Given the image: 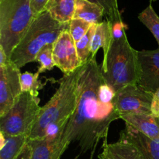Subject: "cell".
I'll use <instances>...</instances> for the list:
<instances>
[{"label": "cell", "instance_id": "1", "mask_svg": "<svg viewBox=\"0 0 159 159\" xmlns=\"http://www.w3.org/2000/svg\"><path fill=\"white\" fill-rule=\"evenodd\" d=\"M120 119L116 92L106 82L96 57L81 67L78 81V103L64 130L62 139L77 141L82 153L93 150L98 142L107 139L110 124Z\"/></svg>", "mask_w": 159, "mask_h": 159}, {"label": "cell", "instance_id": "2", "mask_svg": "<svg viewBox=\"0 0 159 159\" xmlns=\"http://www.w3.org/2000/svg\"><path fill=\"white\" fill-rule=\"evenodd\" d=\"M111 26L113 39L108 53L103 57L102 72L106 82L116 93L138 82V51L127 40L124 22H116Z\"/></svg>", "mask_w": 159, "mask_h": 159}, {"label": "cell", "instance_id": "3", "mask_svg": "<svg viewBox=\"0 0 159 159\" xmlns=\"http://www.w3.org/2000/svg\"><path fill=\"white\" fill-rule=\"evenodd\" d=\"M81 67L74 72L64 75L59 80V86L54 95L41 107L28 141L45 138L47 129L50 126L68 124L77 107L78 81Z\"/></svg>", "mask_w": 159, "mask_h": 159}, {"label": "cell", "instance_id": "4", "mask_svg": "<svg viewBox=\"0 0 159 159\" xmlns=\"http://www.w3.org/2000/svg\"><path fill=\"white\" fill-rule=\"evenodd\" d=\"M69 30V23H61L54 20L48 11L37 15L26 34L12 51L10 61L20 68L35 61L39 51L48 44H54L63 31Z\"/></svg>", "mask_w": 159, "mask_h": 159}, {"label": "cell", "instance_id": "5", "mask_svg": "<svg viewBox=\"0 0 159 159\" xmlns=\"http://www.w3.org/2000/svg\"><path fill=\"white\" fill-rule=\"evenodd\" d=\"M35 17L30 0H0V47L9 60Z\"/></svg>", "mask_w": 159, "mask_h": 159}, {"label": "cell", "instance_id": "6", "mask_svg": "<svg viewBox=\"0 0 159 159\" xmlns=\"http://www.w3.org/2000/svg\"><path fill=\"white\" fill-rule=\"evenodd\" d=\"M40 99L22 93L8 113L0 116V133L8 136H30L41 107Z\"/></svg>", "mask_w": 159, "mask_h": 159}, {"label": "cell", "instance_id": "7", "mask_svg": "<svg viewBox=\"0 0 159 159\" xmlns=\"http://www.w3.org/2000/svg\"><path fill=\"white\" fill-rule=\"evenodd\" d=\"M153 94L145 91L138 84L124 87L116 93V106L120 114L152 113Z\"/></svg>", "mask_w": 159, "mask_h": 159}, {"label": "cell", "instance_id": "8", "mask_svg": "<svg viewBox=\"0 0 159 159\" xmlns=\"http://www.w3.org/2000/svg\"><path fill=\"white\" fill-rule=\"evenodd\" d=\"M20 68L10 60L0 66V116L9 111L22 93Z\"/></svg>", "mask_w": 159, "mask_h": 159}, {"label": "cell", "instance_id": "9", "mask_svg": "<svg viewBox=\"0 0 159 159\" xmlns=\"http://www.w3.org/2000/svg\"><path fill=\"white\" fill-rule=\"evenodd\" d=\"M138 84L148 93L159 90V48L155 50L138 51Z\"/></svg>", "mask_w": 159, "mask_h": 159}, {"label": "cell", "instance_id": "10", "mask_svg": "<svg viewBox=\"0 0 159 159\" xmlns=\"http://www.w3.org/2000/svg\"><path fill=\"white\" fill-rule=\"evenodd\" d=\"M53 57L55 66L64 75L74 72L82 66L78 56L75 42L68 30L63 31L54 43Z\"/></svg>", "mask_w": 159, "mask_h": 159}, {"label": "cell", "instance_id": "11", "mask_svg": "<svg viewBox=\"0 0 159 159\" xmlns=\"http://www.w3.org/2000/svg\"><path fill=\"white\" fill-rule=\"evenodd\" d=\"M62 136H46L28 141L32 148L31 159H61L70 144L63 141Z\"/></svg>", "mask_w": 159, "mask_h": 159}, {"label": "cell", "instance_id": "12", "mask_svg": "<svg viewBox=\"0 0 159 159\" xmlns=\"http://www.w3.org/2000/svg\"><path fill=\"white\" fill-rule=\"evenodd\" d=\"M120 138L134 145L145 159H159V141L151 139L126 124Z\"/></svg>", "mask_w": 159, "mask_h": 159}, {"label": "cell", "instance_id": "13", "mask_svg": "<svg viewBox=\"0 0 159 159\" xmlns=\"http://www.w3.org/2000/svg\"><path fill=\"white\" fill-rule=\"evenodd\" d=\"M120 119L134 130L151 139L159 141V117L152 113L123 115Z\"/></svg>", "mask_w": 159, "mask_h": 159}, {"label": "cell", "instance_id": "14", "mask_svg": "<svg viewBox=\"0 0 159 159\" xmlns=\"http://www.w3.org/2000/svg\"><path fill=\"white\" fill-rule=\"evenodd\" d=\"M99 159H145L138 148L128 141L120 138L113 144L104 140Z\"/></svg>", "mask_w": 159, "mask_h": 159}, {"label": "cell", "instance_id": "15", "mask_svg": "<svg viewBox=\"0 0 159 159\" xmlns=\"http://www.w3.org/2000/svg\"><path fill=\"white\" fill-rule=\"evenodd\" d=\"M77 2L78 0H49L45 10L59 23H68L74 18Z\"/></svg>", "mask_w": 159, "mask_h": 159}, {"label": "cell", "instance_id": "16", "mask_svg": "<svg viewBox=\"0 0 159 159\" xmlns=\"http://www.w3.org/2000/svg\"><path fill=\"white\" fill-rule=\"evenodd\" d=\"M113 39V29L108 20L97 24L92 42L91 57H96L99 48L103 50V57L107 55Z\"/></svg>", "mask_w": 159, "mask_h": 159}, {"label": "cell", "instance_id": "17", "mask_svg": "<svg viewBox=\"0 0 159 159\" xmlns=\"http://www.w3.org/2000/svg\"><path fill=\"white\" fill-rule=\"evenodd\" d=\"M105 16L104 9L89 0H78L74 18L81 19L91 24H99Z\"/></svg>", "mask_w": 159, "mask_h": 159}, {"label": "cell", "instance_id": "18", "mask_svg": "<svg viewBox=\"0 0 159 159\" xmlns=\"http://www.w3.org/2000/svg\"><path fill=\"white\" fill-rule=\"evenodd\" d=\"M0 135V159H16L28 142L26 136H8L1 133Z\"/></svg>", "mask_w": 159, "mask_h": 159}, {"label": "cell", "instance_id": "19", "mask_svg": "<svg viewBox=\"0 0 159 159\" xmlns=\"http://www.w3.org/2000/svg\"><path fill=\"white\" fill-rule=\"evenodd\" d=\"M97 24H93L88 32L82 39L76 42V50H77L78 56L82 65L87 63L89 58L91 57L92 52V42L93 37L94 35L95 30Z\"/></svg>", "mask_w": 159, "mask_h": 159}, {"label": "cell", "instance_id": "20", "mask_svg": "<svg viewBox=\"0 0 159 159\" xmlns=\"http://www.w3.org/2000/svg\"><path fill=\"white\" fill-rule=\"evenodd\" d=\"M40 73L25 71L21 73L20 76V83H21L22 93H30L32 96L38 97L39 91L43 87V83L39 80Z\"/></svg>", "mask_w": 159, "mask_h": 159}, {"label": "cell", "instance_id": "21", "mask_svg": "<svg viewBox=\"0 0 159 159\" xmlns=\"http://www.w3.org/2000/svg\"><path fill=\"white\" fill-rule=\"evenodd\" d=\"M138 19L152 33L159 46V16L152 5L138 15Z\"/></svg>", "mask_w": 159, "mask_h": 159}, {"label": "cell", "instance_id": "22", "mask_svg": "<svg viewBox=\"0 0 159 159\" xmlns=\"http://www.w3.org/2000/svg\"><path fill=\"white\" fill-rule=\"evenodd\" d=\"M53 45L54 44H48L43 47L36 57L35 61L38 62L40 65L37 71L40 74L52 70L55 66L53 57Z\"/></svg>", "mask_w": 159, "mask_h": 159}, {"label": "cell", "instance_id": "23", "mask_svg": "<svg viewBox=\"0 0 159 159\" xmlns=\"http://www.w3.org/2000/svg\"><path fill=\"white\" fill-rule=\"evenodd\" d=\"M89 1L102 6L104 9L107 19L111 23L122 21L120 12L118 8L117 0H89Z\"/></svg>", "mask_w": 159, "mask_h": 159}, {"label": "cell", "instance_id": "24", "mask_svg": "<svg viewBox=\"0 0 159 159\" xmlns=\"http://www.w3.org/2000/svg\"><path fill=\"white\" fill-rule=\"evenodd\" d=\"M92 25L93 24L83 20H81V19L73 18L70 21L68 30L75 43L85 35Z\"/></svg>", "mask_w": 159, "mask_h": 159}, {"label": "cell", "instance_id": "25", "mask_svg": "<svg viewBox=\"0 0 159 159\" xmlns=\"http://www.w3.org/2000/svg\"><path fill=\"white\" fill-rule=\"evenodd\" d=\"M48 1L49 0H30L31 7L36 16L45 10Z\"/></svg>", "mask_w": 159, "mask_h": 159}, {"label": "cell", "instance_id": "26", "mask_svg": "<svg viewBox=\"0 0 159 159\" xmlns=\"http://www.w3.org/2000/svg\"><path fill=\"white\" fill-rule=\"evenodd\" d=\"M152 113L159 117V90L153 94L152 102Z\"/></svg>", "mask_w": 159, "mask_h": 159}, {"label": "cell", "instance_id": "27", "mask_svg": "<svg viewBox=\"0 0 159 159\" xmlns=\"http://www.w3.org/2000/svg\"><path fill=\"white\" fill-rule=\"evenodd\" d=\"M31 155H32V148L27 142V144L24 146L20 155L16 159H31Z\"/></svg>", "mask_w": 159, "mask_h": 159}, {"label": "cell", "instance_id": "28", "mask_svg": "<svg viewBox=\"0 0 159 159\" xmlns=\"http://www.w3.org/2000/svg\"><path fill=\"white\" fill-rule=\"evenodd\" d=\"M9 61V59L8 58V57L6 56L4 50L0 47V66H2V65H6Z\"/></svg>", "mask_w": 159, "mask_h": 159}, {"label": "cell", "instance_id": "29", "mask_svg": "<svg viewBox=\"0 0 159 159\" xmlns=\"http://www.w3.org/2000/svg\"><path fill=\"white\" fill-rule=\"evenodd\" d=\"M151 2H155V1H156V0H150Z\"/></svg>", "mask_w": 159, "mask_h": 159}]
</instances>
